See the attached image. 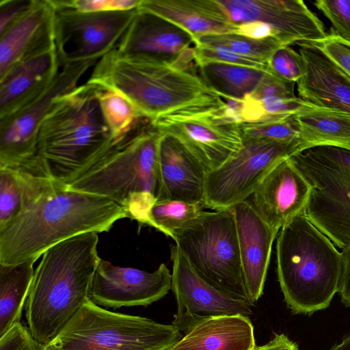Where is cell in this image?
Segmentation results:
<instances>
[{"instance_id":"cell-1","label":"cell","mask_w":350,"mask_h":350,"mask_svg":"<svg viewBox=\"0 0 350 350\" xmlns=\"http://www.w3.org/2000/svg\"><path fill=\"white\" fill-rule=\"evenodd\" d=\"M126 217L112 200L57 185L0 229V264L37 259L76 235L108 232Z\"/></svg>"},{"instance_id":"cell-2","label":"cell","mask_w":350,"mask_h":350,"mask_svg":"<svg viewBox=\"0 0 350 350\" xmlns=\"http://www.w3.org/2000/svg\"><path fill=\"white\" fill-rule=\"evenodd\" d=\"M103 88L86 82L55 100L42 120L38 155L48 176L68 186L116 142L103 117Z\"/></svg>"},{"instance_id":"cell-3","label":"cell","mask_w":350,"mask_h":350,"mask_svg":"<svg viewBox=\"0 0 350 350\" xmlns=\"http://www.w3.org/2000/svg\"><path fill=\"white\" fill-rule=\"evenodd\" d=\"M98 243V232H85L42 254L25 308L28 328L40 346L51 341L89 298L102 259Z\"/></svg>"},{"instance_id":"cell-4","label":"cell","mask_w":350,"mask_h":350,"mask_svg":"<svg viewBox=\"0 0 350 350\" xmlns=\"http://www.w3.org/2000/svg\"><path fill=\"white\" fill-rule=\"evenodd\" d=\"M276 250L278 281L291 311L311 314L327 308L340 290L342 256L304 210L281 228Z\"/></svg>"},{"instance_id":"cell-5","label":"cell","mask_w":350,"mask_h":350,"mask_svg":"<svg viewBox=\"0 0 350 350\" xmlns=\"http://www.w3.org/2000/svg\"><path fill=\"white\" fill-rule=\"evenodd\" d=\"M135 127L66 187L108 198L123 207L126 217L148 225L150 211L161 189V133L151 124L137 131Z\"/></svg>"},{"instance_id":"cell-6","label":"cell","mask_w":350,"mask_h":350,"mask_svg":"<svg viewBox=\"0 0 350 350\" xmlns=\"http://www.w3.org/2000/svg\"><path fill=\"white\" fill-rule=\"evenodd\" d=\"M87 82L119 92L150 122L219 96L191 71L116 49L100 59Z\"/></svg>"},{"instance_id":"cell-7","label":"cell","mask_w":350,"mask_h":350,"mask_svg":"<svg viewBox=\"0 0 350 350\" xmlns=\"http://www.w3.org/2000/svg\"><path fill=\"white\" fill-rule=\"evenodd\" d=\"M183 336L172 324L112 312L88 298L40 350H166Z\"/></svg>"},{"instance_id":"cell-8","label":"cell","mask_w":350,"mask_h":350,"mask_svg":"<svg viewBox=\"0 0 350 350\" xmlns=\"http://www.w3.org/2000/svg\"><path fill=\"white\" fill-rule=\"evenodd\" d=\"M289 159L310 187L306 215L335 246L350 247V150L318 146Z\"/></svg>"},{"instance_id":"cell-9","label":"cell","mask_w":350,"mask_h":350,"mask_svg":"<svg viewBox=\"0 0 350 350\" xmlns=\"http://www.w3.org/2000/svg\"><path fill=\"white\" fill-rule=\"evenodd\" d=\"M172 239L200 277L228 295L250 302L232 208L202 211L196 219L176 230Z\"/></svg>"},{"instance_id":"cell-10","label":"cell","mask_w":350,"mask_h":350,"mask_svg":"<svg viewBox=\"0 0 350 350\" xmlns=\"http://www.w3.org/2000/svg\"><path fill=\"white\" fill-rule=\"evenodd\" d=\"M219 96L165 114L150 124L177 138L208 170L235 155L243 147L239 124L224 116Z\"/></svg>"},{"instance_id":"cell-11","label":"cell","mask_w":350,"mask_h":350,"mask_svg":"<svg viewBox=\"0 0 350 350\" xmlns=\"http://www.w3.org/2000/svg\"><path fill=\"white\" fill-rule=\"evenodd\" d=\"M243 143L235 155L208 172L205 207L226 209L247 200L278 163L299 152V142L254 139L243 140Z\"/></svg>"},{"instance_id":"cell-12","label":"cell","mask_w":350,"mask_h":350,"mask_svg":"<svg viewBox=\"0 0 350 350\" xmlns=\"http://www.w3.org/2000/svg\"><path fill=\"white\" fill-rule=\"evenodd\" d=\"M135 12L136 9L80 12L55 8V40L61 66L80 62H96L114 50Z\"/></svg>"},{"instance_id":"cell-13","label":"cell","mask_w":350,"mask_h":350,"mask_svg":"<svg viewBox=\"0 0 350 350\" xmlns=\"http://www.w3.org/2000/svg\"><path fill=\"white\" fill-rule=\"evenodd\" d=\"M96 62L62 66L49 88L12 116L0 120V167L30 165L39 160L38 135L40 124L54 102L74 90Z\"/></svg>"},{"instance_id":"cell-14","label":"cell","mask_w":350,"mask_h":350,"mask_svg":"<svg viewBox=\"0 0 350 350\" xmlns=\"http://www.w3.org/2000/svg\"><path fill=\"white\" fill-rule=\"evenodd\" d=\"M172 287L177 310L172 325L185 334L200 322L217 317L253 314L252 303L220 291L200 277L176 245H170Z\"/></svg>"},{"instance_id":"cell-15","label":"cell","mask_w":350,"mask_h":350,"mask_svg":"<svg viewBox=\"0 0 350 350\" xmlns=\"http://www.w3.org/2000/svg\"><path fill=\"white\" fill-rule=\"evenodd\" d=\"M215 7L228 23L249 22L269 25L283 46L312 42L327 36L322 21L301 0H213Z\"/></svg>"},{"instance_id":"cell-16","label":"cell","mask_w":350,"mask_h":350,"mask_svg":"<svg viewBox=\"0 0 350 350\" xmlns=\"http://www.w3.org/2000/svg\"><path fill=\"white\" fill-rule=\"evenodd\" d=\"M172 273L162 263L153 272L113 265L101 259L92 278L89 299L104 308L148 306L165 297Z\"/></svg>"},{"instance_id":"cell-17","label":"cell","mask_w":350,"mask_h":350,"mask_svg":"<svg viewBox=\"0 0 350 350\" xmlns=\"http://www.w3.org/2000/svg\"><path fill=\"white\" fill-rule=\"evenodd\" d=\"M195 39L174 23L152 12L136 9L116 49L189 71L196 63Z\"/></svg>"},{"instance_id":"cell-18","label":"cell","mask_w":350,"mask_h":350,"mask_svg":"<svg viewBox=\"0 0 350 350\" xmlns=\"http://www.w3.org/2000/svg\"><path fill=\"white\" fill-rule=\"evenodd\" d=\"M235 219L245 288L254 305L263 293L273 243L278 232L247 200L232 207Z\"/></svg>"},{"instance_id":"cell-19","label":"cell","mask_w":350,"mask_h":350,"mask_svg":"<svg viewBox=\"0 0 350 350\" xmlns=\"http://www.w3.org/2000/svg\"><path fill=\"white\" fill-rule=\"evenodd\" d=\"M310 187L290 159L278 163L251 196L254 208L276 232L303 211Z\"/></svg>"},{"instance_id":"cell-20","label":"cell","mask_w":350,"mask_h":350,"mask_svg":"<svg viewBox=\"0 0 350 350\" xmlns=\"http://www.w3.org/2000/svg\"><path fill=\"white\" fill-rule=\"evenodd\" d=\"M55 17L51 0H33L28 10L0 33V76L16 63L56 47Z\"/></svg>"},{"instance_id":"cell-21","label":"cell","mask_w":350,"mask_h":350,"mask_svg":"<svg viewBox=\"0 0 350 350\" xmlns=\"http://www.w3.org/2000/svg\"><path fill=\"white\" fill-rule=\"evenodd\" d=\"M161 133V189L157 201L174 200L204 204L205 183L209 170L177 138Z\"/></svg>"},{"instance_id":"cell-22","label":"cell","mask_w":350,"mask_h":350,"mask_svg":"<svg viewBox=\"0 0 350 350\" xmlns=\"http://www.w3.org/2000/svg\"><path fill=\"white\" fill-rule=\"evenodd\" d=\"M57 49L31 55L0 76V120L5 119L44 93L59 72Z\"/></svg>"},{"instance_id":"cell-23","label":"cell","mask_w":350,"mask_h":350,"mask_svg":"<svg viewBox=\"0 0 350 350\" xmlns=\"http://www.w3.org/2000/svg\"><path fill=\"white\" fill-rule=\"evenodd\" d=\"M297 44L305 68L304 75L297 82L299 97L350 116V78L313 44Z\"/></svg>"},{"instance_id":"cell-24","label":"cell","mask_w":350,"mask_h":350,"mask_svg":"<svg viewBox=\"0 0 350 350\" xmlns=\"http://www.w3.org/2000/svg\"><path fill=\"white\" fill-rule=\"evenodd\" d=\"M255 347L251 320L237 314L204 320L166 350H253Z\"/></svg>"},{"instance_id":"cell-25","label":"cell","mask_w":350,"mask_h":350,"mask_svg":"<svg viewBox=\"0 0 350 350\" xmlns=\"http://www.w3.org/2000/svg\"><path fill=\"white\" fill-rule=\"evenodd\" d=\"M57 185L42 163L0 167V229Z\"/></svg>"},{"instance_id":"cell-26","label":"cell","mask_w":350,"mask_h":350,"mask_svg":"<svg viewBox=\"0 0 350 350\" xmlns=\"http://www.w3.org/2000/svg\"><path fill=\"white\" fill-rule=\"evenodd\" d=\"M295 117L299 128V151L318 146H334L350 150L349 115L312 104Z\"/></svg>"},{"instance_id":"cell-27","label":"cell","mask_w":350,"mask_h":350,"mask_svg":"<svg viewBox=\"0 0 350 350\" xmlns=\"http://www.w3.org/2000/svg\"><path fill=\"white\" fill-rule=\"evenodd\" d=\"M137 8L174 23L190 33L196 42L203 36L234 33L236 29V26L209 14L200 0H142Z\"/></svg>"},{"instance_id":"cell-28","label":"cell","mask_w":350,"mask_h":350,"mask_svg":"<svg viewBox=\"0 0 350 350\" xmlns=\"http://www.w3.org/2000/svg\"><path fill=\"white\" fill-rule=\"evenodd\" d=\"M36 261L29 259L13 265L0 264V337L21 322Z\"/></svg>"},{"instance_id":"cell-29","label":"cell","mask_w":350,"mask_h":350,"mask_svg":"<svg viewBox=\"0 0 350 350\" xmlns=\"http://www.w3.org/2000/svg\"><path fill=\"white\" fill-rule=\"evenodd\" d=\"M200 78L221 98H243L252 94L269 71L221 62L198 65Z\"/></svg>"},{"instance_id":"cell-30","label":"cell","mask_w":350,"mask_h":350,"mask_svg":"<svg viewBox=\"0 0 350 350\" xmlns=\"http://www.w3.org/2000/svg\"><path fill=\"white\" fill-rule=\"evenodd\" d=\"M312 104L299 97L254 98L247 94L243 98L241 123H256L293 116Z\"/></svg>"},{"instance_id":"cell-31","label":"cell","mask_w":350,"mask_h":350,"mask_svg":"<svg viewBox=\"0 0 350 350\" xmlns=\"http://www.w3.org/2000/svg\"><path fill=\"white\" fill-rule=\"evenodd\" d=\"M204 207L202 203L174 200L157 201L150 211L148 226L172 238L176 230L196 219Z\"/></svg>"},{"instance_id":"cell-32","label":"cell","mask_w":350,"mask_h":350,"mask_svg":"<svg viewBox=\"0 0 350 350\" xmlns=\"http://www.w3.org/2000/svg\"><path fill=\"white\" fill-rule=\"evenodd\" d=\"M98 100L103 117L116 142L130 133L142 118L134 106L116 91L104 89Z\"/></svg>"},{"instance_id":"cell-33","label":"cell","mask_w":350,"mask_h":350,"mask_svg":"<svg viewBox=\"0 0 350 350\" xmlns=\"http://www.w3.org/2000/svg\"><path fill=\"white\" fill-rule=\"evenodd\" d=\"M226 46L235 53L267 64L273 52L282 45L273 38L255 40L234 33L203 36L196 44Z\"/></svg>"},{"instance_id":"cell-34","label":"cell","mask_w":350,"mask_h":350,"mask_svg":"<svg viewBox=\"0 0 350 350\" xmlns=\"http://www.w3.org/2000/svg\"><path fill=\"white\" fill-rule=\"evenodd\" d=\"M295 116L267 122L239 124L242 139H266L286 144L299 142V128Z\"/></svg>"},{"instance_id":"cell-35","label":"cell","mask_w":350,"mask_h":350,"mask_svg":"<svg viewBox=\"0 0 350 350\" xmlns=\"http://www.w3.org/2000/svg\"><path fill=\"white\" fill-rule=\"evenodd\" d=\"M267 66L270 73L290 83H297L305 73L301 55L290 46L277 49L269 58Z\"/></svg>"},{"instance_id":"cell-36","label":"cell","mask_w":350,"mask_h":350,"mask_svg":"<svg viewBox=\"0 0 350 350\" xmlns=\"http://www.w3.org/2000/svg\"><path fill=\"white\" fill-rule=\"evenodd\" d=\"M194 47L197 66L205 62H221L268 71L267 64L241 55L226 46L198 44Z\"/></svg>"},{"instance_id":"cell-37","label":"cell","mask_w":350,"mask_h":350,"mask_svg":"<svg viewBox=\"0 0 350 350\" xmlns=\"http://www.w3.org/2000/svg\"><path fill=\"white\" fill-rule=\"evenodd\" d=\"M142 0H51L55 8L80 12H107L137 9Z\"/></svg>"},{"instance_id":"cell-38","label":"cell","mask_w":350,"mask_h":350,"mask_svg":"<svg viewBox=\"0 0 350 350\" xmlns=\"http://www.w3.org/2000/svg\"><path fill=\"white\" fill-rule=\"evenodd\" d=\"M314 5L330 21L331 30L350 42V0H317Z\"/></svg>"},{"instance_id":"cell-39","label":"cell","mask_w":350,"mask_h":350,"mask_svg":"<svg viewBox=\"0 0 350 350\" xmlns=\"http://www.w3.org/2000/svg\"><path fill=\"white\" fill-rule=\"evenodd\" d=\"M310 43L317 46L350 78V42L331 30L324 38Z\"/></svg>"},{"instance_id":"cell-40","label":"cell","mask_w":350,"mask_h":350,"mask_svg":"<svg viewBox=\"0 0 350 350\" xmlns=\"http://www.w3.org/2000/svg\"><path fill=\"white\" fill-rule=\"evenodd\" d=\"M29 328L21 322L0 337V350H40Z\"/></svg>"},{"instance_id":"cell-41","label":"cell","mask_w":350,"mask_h":350,"mask_svg":"<svg viewBox=\"0 0 350 350\" xmlns=\"http://www.w3.org/2000/svg\"><path fill=\"white\" fill-rule=\"evenodd\" d=\"M295 83L282 80L269 72L250 96L256 98H295Z\"/></svg>"},{"instance_id":"cell-42","label":"cell","mask_w":350,"mask_h":350,"mask_svg":"<svg viewBox=\"0 0 350 350\" xmlns=\"http://www.w3.org/2000/svg\"><path fill=\"white\" fill-rule=\"evenodd\" d=\"M33 0H1L0 33L15 23L30 7Z\"/></svg>"},{"instance_id":"cell-43","label":"cell","mask_w":350,"mask_h":350,"mask_svg":"<svg viewBox=\"0 0 350 350\" xmlns=\"http://www.w3.org/2000/svg\"><path fill=\"white\" fill-rule=\"evenodd\" d=\"M234 33L255 40L273 38L280 43L277 31L269 25L261 22H249L236 25Z\"/></svg>"},{"instance_id":"cell-44","label":"cell","mask_w":350,"mask_h":350,"mask_svg":"<svg viewBox=\"0 0 350 350\" xmlns=\"http://www.w3.org/2000/svg\"><path fill=\"white\" fill-rule=\"evenodd\" d=\"M342 256V271L340 280L339 294L342 302L350 306V247L341 252Z\"/></svg>"},{"instance_id":"cell-45","label":"cell","mask_w":350,"mask_h":350,"mask_svg":"<svg viewBox=\"0 0 350 350\" xmlns=\"http://www.w3.org/2000/svg\"><path fill=\"white\" fill-rule=\"evenodd\" d=\"M253 350H298L297 345L285 334H275L274 338L265 345L256 347Z\"/></svg>"},{"instance_id":"cell-46","label":"cell","mask_w":350,"mask_h":350,"mask_svg":"<svg viewBox=\"0 0 350 350\" xmlns=\"http://www.w3.org/2000/svg\"><path fill=\"white\" fill-rule=\"evenodd\" d=\"M330 350H350V334L345 337L340 344L335 345Z\"/></svg>"}]
</instances>
